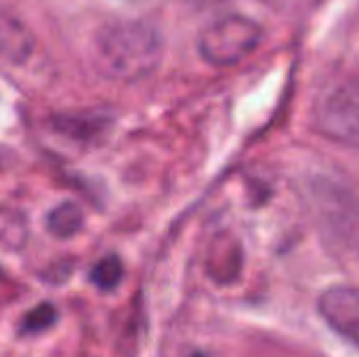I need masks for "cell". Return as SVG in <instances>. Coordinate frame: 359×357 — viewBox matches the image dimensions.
<instances>
[{
	"label": "cell",
	"instance_id": "1",
	"mask_svg": "<svg viewBox=\"0 0 359 357\" xmlns=\"http://www.w3.org/2000/svg\"><path fill=\"white\" fill-rule=\"evenodd\" d=\"M162 57V38L145 21H116L105 25L93 46V61L101 76L135 82L149 76Z\"/></svg>",
	"mask_w": 359,
	"mask_h": 357
},
{
	"label": "cell",
	"instance_id": "2",
	"mask_svg": "<svg viewBox=\"0 0 359 357\" xmlns=\"http://www.w3.org/2000/svg\"><path fill=\"white\" fill-rule=\"evenodd\" d=\"M261 40V27L242 15H227L210 23L200 36V53L212 65H231L244 59Z\"/></svg>",
	"mask_w": 359,
	"mask_h": 357
},
{
	"label": "cell",
	"instance_id": "3",
	"mask_svg": "<svg viewBox=\"0 0 359 357\" xmlns=\"http://www.w3.org/2000/svg\"><path fill=\"white\" fill-rule=\"evenodd\" d=\"M316 122L326 137L355 145L359 137L358 84L351 80L326 93L316 109Z\"/></svg>",
	"mask_w": 359,
	"mask_h": 357
},
{
	"label": "cell",
	"instance_id": "4",
	"mask_svg": "<svg viewBox=\"0 0 359 357\" xmlns=\"http://www.w3.org/2000/svg\"><path fill=\"white\" fill-rule=\"evenodd\" d=\"M320 314L332 330L343 335L351 345L359 341V292L351 286L328 288L320 297Z\"/></svg>",
	"mask_w": 359,
	"mask_h": 357
},
{
	"label": "cell",
	"instance_id": "5",
	"mask_svg": "<svg viewBox=\"0 0 359 357\" xmlns=\"http://www.w3.org/2000/svg\"><path fill=\"white\" fill-rule=\"evenodd\" d=\"M34 50V34L11 11L0 8V59L13 65L27 61Z\"/></svg>",
	"mask_w": 359,
	"mask_h": 357
},
{
	"label": "cell",
	"instance_id": "6",
	"mask_svg": "<svg viewBox=\"0 0 359 357\" xmlns=\"http://www.w3.org/2000/svg\"><path fill=\"white\" fill-rule=\"evenodd\" d=\"M27 219L19 208L0 206V248L2 250H21L27 242Z\"/></svg>",
	"mask_w": 359,
	"mask_h": 357
},
{
	"label": "cell",
	"instance_id": "7",
	"mask_svg": "<svg viewBox=\"0 0 359 357\" xmlns=\"http://www.w3.org/2000/svg\"><path fill=\"white\" fill-rule=\"evenodd\" d=\"M84 225V215L80 210L78 204L74 202H63L59 206H55L46 219V227L55 238L67 240L74 238Z\"/></svg>",
	"mask_w": 359,
	"mask_h": 357
},
{
	"label": "cell",
	"instance_id": "8",
	"mask_svg": "<svg viewBox=\"0 0 359 357\" xmlns=\"http://www.w3.org/2000/svg\"><path fill=\"white\" fill-rule=\"evenodd\" d=\"M124 276V267L122 261L116 255H109L105 259H101L93 269H90V282L99 288V290H114Z\"/></svg>",
	"mask_w": 359,
	"mask_h": 357
},
{
	"label": "cell",
	"instance_id": "9",
	"mask_svg": "<svg viewBox=\"0 0 359 357\" xmlns=\"http://www.w3.org/2000/svg\"><path fill=\"white\" fill-rule=\"evenodd\" d=\"M55 322H57V309L50 303H40V305H36L34 309H29L23 316V320L19 324V335L21 337H32V335L44 332Z\"/></svg>",
	"mask_w": 359,
	"mask_h": 357
},
{
	"label": "cell",
	"instance_id": "10",
	"mask_svg": "<svg viewBox=\"0 0 359 357\" xmlns=\"http://www.w3.org/2000/svg\"><path fill=\"white\" fill-rule=\"evenodd\" d=\"M189 357H204V356H202V353H191Z\"/></svg>",
	"mask_w": 359,
	"mask_h": 357
}]
</instances>
